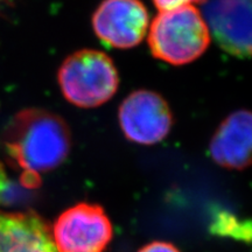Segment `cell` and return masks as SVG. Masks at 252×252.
I'll use <instances>...</instances> for the list:
<instances>
[{
    "label": "cell",
    "mask_w": 252,
    "mask_h": 252,
    "mask_svg": "<svg viewBox=\"0 0 252 252\" xmlns=\"http://www.w3.org/2000/svg\"><path fill=\"white\" fill-rule=\"evenodd\" d=\"M2 141L14 166L39 176L61 165L71 147L70 130L64 119L36 108L18 112L5 127Z\"/></svg>",
    "instance_id": "obj_1"
},
{
    "label": "cell",
    "mask_w": 252,
    "mask_h": 252,
    "mask_svg": "<svg viewBox=\"0 0 252 252\" xmlns=\"http://www.w3.org/2000/svg\"><path fill=\"white\" fill-rule=\"evenodd\" d=\"M149 45L154 58L173 65H184L208 49L210 32L195 6H184L157 15L151 24Z\"/></svg>",
    "instance_id": "obj_2"
},
{
    "label": "cell",
    "mask_w": 252,
    "mask_h": 252,
    "mask_svg": "<svg viewBox=\"0 0 252 252\" xmlns=\"http://www.w3.org/2000/svg\"><path fill=\"white\" fill-rule=\"evenodd\" d=\"M58 80L64 98L86 109L108 102L119 86L112 60L105 53L93 49H82L68 56L60 67Z\"/></svg>",
    "instance_id": "obj_3"
},
{
    "label": "cell",
    "mask_w": 252,
    "mask_h": 252,
    "mask_svg": "<svg viewBox=\"0 0 252 252\" xmlns=\"http://www.w3.org/2000/svg\"><path fill=\"white\" fill-rule=\"evenodd\" d=\"M52 236L58 252H104L112 224L99 206L78 203L59 216Z\"/></svg>",
    "instance_id": "obj_4"
},
{
    "label": "cell",
    "mask_w": 252,
    "mask_h": 252,
    "mask_svg": "<svg viewBox=\"0 0 252 252\" xmlns=\"http://www.w3.org/2000/svg\"><path fill=\"white\" fill-rule=\"evenodd\" d=\"M119 124L128 140L153 145L165 139L173 124L172 111L160 94L138 90L128 94L119 108Z\"/></svg>",
    "instance_id": "obj_5"
},
{
    "label": "cell",
    "mask_w": 252,
    "mask_h": 252,
    "mask_svg": "<svg viewBox=\"0 0 252 252\" xmlns=\"http://www.w3.org/2000/svg\"><path fill=\"white\" fill-rule=\"evenodd\" d=\"M149 12L140 0H103L93 17L102 42L118 49L133 48L149 30Z\"/></svg>",
    "instance_id": "obj_6"
},
{
    "label": "cell",
    "mask_w": 252,
    "mask_h": 252,
    "mask_svg": "<svg viewBox=\"0 0 252 252\" xmlns=\"http://www.w3.org/2000/svg\"><path fill=\"white\" fill-rule=\"evenodd\" d=\"M204 17L220 48L237 58H252V0H207Z\"/></svg>",
    "instance_id": "obj_7"
},
{
    "label": "cell",
    "mask_w": 252,
    "mask_h": 252,
    "mask_svg": "<svg viewBox=\"0 0 252 252\" xmlns=\"http://www.w3.org/2000/svg\"><path fill=\"white\" fill-rule=\"evenodd\" d=\"M217 165L243 171L252 165V112L238 110L220 123L209 145Z\"/></svg>",
    "instance_id": "obj_8"
},
{
    "label": "cell",
    "mask_w": 252,
    "mask_h": 252,
    "mask_svg": "<svg viewBox=\"0 0 252 252\" xmlns=\"http://www.w3.org/2000/svg\"><path fill=\"white\" fill-rule=\"evenodd\" d=\"M0 252H58L52 228L36 213L0 210Z\"/></svg>",
    "instance_id": "obj_9"
},
{
    "label": "cell",
    "mask_w": 252,
    "mask_h": 252,
    "mask_svg": "<svg viewBox=\"0 0 252 252\" xmlns=\"http://www.w3.org/2000/svg\"><path fill=\"white\" fill-rule=\"evenodd\" d=\"M34 197V190L21 180L9 175L4 163L0 161V210L27 206Z\"/></svg>",
    "instance_id": "obj_10"
},
{
    "label": "cell",
    "mask_w": 252,
    "mask_h": 252,
    "mask_svg": "<svg viewBox=\"0 0 252 252\" xmlns=\"http://www.w3.org/2000/svg\"><path fill=\"white\" fill-rule=\"evenodd\" d=\"M216 226L217 231L222 232L223 235L252 241V222H241L234 216H222V220H220Z\"/></svg>",
    "instance_id": "obj_11"
},
{
    "label": "cell",
    "mask_w": 252,
    "mask_h": 252,
    "mask_svg": "<svg viewBox=\"0 0 252 252\" xmlns=\"http://www.w3.org/2000/svg\"><path fill=\"white\" fill-rule=\"evenodd\" d=\"M207 1V0H153L156 7L160 12L162 11H171V9L184 7V6H189L193 4H198V2Z\"/></svg>",
    "instance_id": "obj_12"
},
{
    "label": "cell",
    "mask_w": 252,
    "mask_h": 252,
    "mask_svg": "<svg viewBox=\"0 0 252 252\" xmlns=\"http://www.w3.org/2000/svg\"><path fill=\"white\" fill-rule=\"evenodd\" d=\"M139 252H180L174 245L166 242H153L141 248Z\"/></svg>",
    "instance_id": "obj_13"
},
{
    "label": "cell",
    "mask_w": 252,
    "mask_h": 252,
    "mask_svg": "<svg viewBox=\"0 0 252 252\" xmlns=\"http://www.w3.org/2000/svg\"><path fill=\"white\" fill-rule=\"evenodd\" d=\"M0 1H1V0H0Z\"/></svg>",
    "instance_id": "obj_14"
}]
</instances>
